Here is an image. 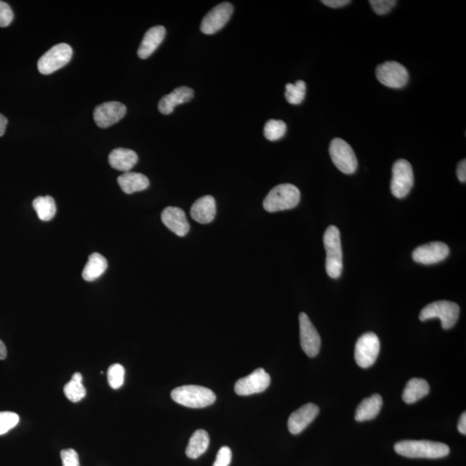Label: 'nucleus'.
<instances>
[{
    "label": "nucleus",
    "instance_id": "nucleus-39",
    "mask_svg": "<svg viewBox=\"0 0 466 466\" xmlns=\"http://www.w3.org/2000/svg\"><path fill=\"white\" fill-rule=\"evenodd\" d=\"M458 429L460 432L462 434L465 435L466 434V415L465 412L462 414L460 422H458Z\"/></svg>",
    "mask_w": 466,
    "mask_h": 466
},
{
    "label": "nucleus",
    "instance_id": "nucleus-24",
    "mask_svg": "<svg viewBox=\"0 0 466 466\" xmlns=\"http://www.w3.org/2000/svg\"><path fill=\"white\" fill-rule=\"evenodd\" d=\"M382 405V396L378 394H375L369 399L363 400L356 410V420L365 422L376 418L381 410Z\"/></svg>",
    "mask_w": 466,
    "mask_h": 466
},
{
    "label": "nucleus",
    "instance_id": "nucleus-21",
    "mask_svg": "<svg viewBox=\"0 0 466 466\" xmlns=\"http://www.w3.org/2000/svg\"><path fill=\"white\" fill-rule=\"evenodd\" d=\"M108 161L112 168L127 173L136 164L138 157L134 150L117 148L110 153Z\"/></svg>",
    "mask_w": 466,
    "mask_h": 466
},
{
    "label": "nucleus",
    "instance_id": "nucleus-25",
    "mask_svg": "<svg viewBox=\"0 0 466 466\" xmlns=\"http://www.w3.org/2000/svg\"><path fill=\"white\" fill-rule=\"evenodd\" d=\"M429 390V384L425 379L412 378L404 389L403 399L406 403H415L427 396Z\"/></svg>",
    "mask_w": 466,
    "mask_h": 466
},
{
    "label": "nucleus",
    "instance_id": "nucleus-19",
    "mask_svg": "<svg viewBox=\"0 0 466 466\" xmlns=\"http://www.w3.org/2000/svg\"><path fill=\"white\" fill-rule=\"evenodd\" d=\"M190 215L194 221L200 224H209L216 215V202L213 196L206 195L193 204Z\"/></svg>",
    "mask_w": 466,
    "mask_h": 466
},
{
    "label": "nucleus",
    "instance_id": "nucleus-33",
    "mask_svg": "<svg viewBox=\"0 0 466 466\" xmlns=\"http://www.w3.org/2000/svg\"><path fill=\"white\" fill-rule=\"evenodd\" d=\"M373 11L377 15H384L389 13L396 6V0H370L369 2Z\"/></svg>",
    "mask_w": 466,
    "mask_h": 466
},
{
    "label": "nucleus",
    "instance_id": "nucleus-6",
    "mask_svg": "<svg viewBox=\"0 0 466 466\" xmlns=\"http://www.w3.org/2000/svg\"><path fill=\"white\" fill-rule=\"evenodd\" d=\"M333 164L341 172L351 175L358 169V159L349 143L341 138H335L329 147Z\"/></svg>",
    "mask_w": 466,
    "mask_h": 466
},
{
    "label": "nucleus",
    "instance_id": "nucleus-22",
    "mask_svg": "<svg viewBox=\"0 0 466 466\" xmlns=\"http://www.w3.org/2000/svg\"><path fill=\"white\" fill-rule=\"evenodd\" d=\"M117 183L124 193L127 195L145 190L150 186L147 176L141 173L127 172L117 178Z\"/></svg>",
    "mask_w": 466,
    "mask_h": 466
},
{
    "label": "nucleus",
    "instance_id": "nucleus-16",
    "mask_svg": "<svg viewBox=\"0 0 466 466\" xmlns=\"http://www.w3.org/2000/svg\"><path fill=\"white\" fill-rule=\"evenodd\" d=\"M320 409L317 405L308 403L292 413L287 420V427L292 434H299L305 430L309 424L316 418Z\"/></svg>",
    "mask_w": 466,
    "mask_h": 466
},
{
    "label": "nucleus",
    "instance_id": "nucleus-1",
    "mask_svg": "<svg viewBox=\"0 0 466 466\" xmlns=\"http://www.w3.org/2000/svg\"><path fill=\"white\" fill-rule=\"evenodd\" d=\"M395 451L401 456L411 458H441L448 455L449 446L430 441H403L396 443Z\"/></svg>",
    "mask_w": 466,
    "mask_h": 466
},
{
    "label": "nucleus",
    "instance_id": "nucleus-5",
    "mask_svg": "<svg viewBox=\"0 0 466 466\" xmlns=\"http://www.w3.org/2000/svg\"><path fill=\"white\" fill-rule=\"evenodd\" d=\"M460 312V306L456 303L448 301L434 302L422 310L420 320L426 321L439 318L441 321L442 328L447 330L455 325Z\"/></svg>",
    "mask_w": 466,
    "mask_h": 466
},
{
    "label": "nucleus",
    "instance_id": "nucleus-32",
    "mask_svg": "<svg viewBox=\"0 0 466 466\" xmlns=\"http://www.w3.org/2000/svg\"><path fill=\"white\" fill-rule=\"evenodd\" d=\"M20 422V416L13 412H0V435L8 432Z\"/></svg>",
    "mask_w": 466,
    "mask_h": 466
},
{
    "label": "nucleus",
    "instance_id": "nucleus-40",
    "mask_svg": "<svg viewBox=\"0 0 466 466\" xmlns=\"http://www.w3.org/2000/svg\"><path fill=\"white\" fill-rule=\"evenodd\" d=\"M7 124H8V120H7L6 117L0 115V136L5 134Z\"/></svg>",
    "mask_w": 466,
    "mask_h": 466
},
{
    "label": "nucleus",
    "instance_id": "nucleus-10",
    "mask_svg": "<svg viewBox=\"0 0 466 466\" xmlns=\"http://www.w3.org/2000/svg\"><path fill=\"white\" fill-rule=\"evenodd\" d=\"M376 75L379 82L390 89L403 88L409 78L407 68L393 60L377 66Z\"/></svg>",
    "mask_w": 466,
    "mask_h": 466
},
{
    "label": "nucleus",
    "instance_id": "nucleus-11",
    "mask_svg": "<svg viewBox=\"0 0 466 466\" xmlns=\"http://www.w3.org/2000/svg\"><path fill=\"white\" fill-rule=\"evenodd\" d=\"M233 13V6L229 2H223L212 9L204 17L200 30L206 35L219 32L230 20Z\"/></svg>",
    "mask_w": 466,
    "mask_h": 466
},
{
    "label": "nucleus",
    "instance_id": "nucleus-31",
    "mask_svg": "<svg viewBox=\"0 0 466 466\" xmlns=\"http://www.w3.org/2000/svg\"><path fill=\"white\" fill-rule=\"evenodd\" d=\"M108 378L110 386L112 389H117L124 384V368L119 363H115L109 367Z\"/></svg>",
    "mask_w": 466,
    "mask_h": 466
},
{
    "label": "nucleus",
    "instance_id": "nucleus-28",
    "mask_svg": "<svg viewBox=\"0 0 466 466\" xmlns=\"http://www.w3.org/2000/svg\"><path fill=\"white\" fill-rule=\"evenodd\" d=\"M64 394L67 399L73 403H78L86 395V389L82 384V375L79 373H75L70 382L64 386Z\"/></svg>",
    "mask_w": 466,
    "mask_h": 466
},
{
    "label": "nucleus",
    "instance_id": "nucleus-13",
    "mask_svg": "<svg viewBox=\"0 0 466 466\" xmlns=\"http://www.w3.org/2000/svg\"><path fill=\"white\" fill-rule=\"evenodd\" d=\"M300 321V338L302 350L310 358L316 357L319 354L321 346V339L319 332L314 328L312 322L305 313L299 316Z\"/></svg>",
    "mask_w": 466,
    "mask_h": 466
},
{
    "label": "nucleus",
    "instance_id": "nucleus-34",
    "mask_svg": "<svg viewBox=\"0 0 466 466\" xmlns=\"http://www.w3.org/2000/svg\"><path fill=\"white\" fill-rule=\"evenodd\" d=\"M14 15L8 4L0 1V27H7L13 22Z\"/></svg>",
    "mask_w": 466,
    "mask_h": 466
},
{
    "label": "nucleus",
    "instance_id": "nucleus-36",
    "mask_svg": "<svg viewBox=\"0 0 466 466\" xmlns=\"http://www.w3.org/2000/svg\"><path fill=\"white\" fill-rule=\"evenodd\" d=\"M63 466H79V456L77 451L65 449L60 452Z\"/></svg>",
    "mask_w": 466,
    "mask_h": 466
},
{
    "label": "nucleus",
    "instance_id": "nucleus-30",
    "mask_svg": "<svg viewBox=\"0 0 466 466\" xmlns=\"http://www.w3.org/2000/svg\"><path fill=\"white\" fill-rule=\"evenodd\" d=\"M286 124L282 120L271 119L265 124L264 134L268 141H278L285 135Z\"/></svg>",
    "mask_w": 466,
    "mask_h": 466
},
{
    "label": "nucleus",
    "instance_id": "nucleus-2",
    "mask_svg": "<svg viewBox=\"0 0 466 466\" xmlns=\"http://www.w3.org/2000/svg\"><path fill=\"white\" fill-rule=\"evenodd\" d=\"M301 200V193L297 187L290 183L276 186L265 197L264 208L268 213L292 209Z\"/></svg>",
    "mask_w": 466,
    "mask_h": 466
},
{
    "label": "nucleus",
    "instance_id": "nucleus-7",
    "mask_svg": "<svg viewBox=\"0 0 466 466\" xmlns=\"http://www.w3.org/2000/svg\"><path fill=\"white\" fill-rule=\"evenodd\" d=\"M73 56V49L67 44L55 45L41 56L37 63L41 74L51 75L66 66Z\"/></svg>",
    "mask_w": 466,
    "mask_h": 466
},
{
    "label": "nucleus",
    "instance_id": "nucleus-27",
    "mask_svg": "<svg viewBox=\"0 0 466 466\" xmlns=\"http://www.w3.org/2000/svg\"><path fill=\"white\" fill-rule=\"evenodd\" d=\"M32 206L43 221H51L56 214V205L51 196H39L33 200Z\"/></svg>",
    "mask_w": 466,
    "mask_h": 466
},
{
    "label": "nucleus",
    "instance_id": "nucleus-14",
    "mask_svg": "<svg viewBox=\"0 0 466 466\" xmlns=\"http://www.w3.org/2000/svg\"><path fill=\"white\" fill-rule=\"evenodd\" d=\"M127 115V107L120 102L110 101L94 109L93 119L101 128H108L119 122Z\"/></svg>",
    "mask_w": 466,
    "mask_h": 466
},
{
    "label": "nucleus",
    "instance_id": "nucleus-35",
    "mask_svg": "<svg viewBox=\"0 0 466 466\" xmlns=\"http://www.w3.org/2000/svg\"><path fill=\"white\" fill-rule=\"evenodd\" d=\"M232 451L228 446H223L219 449L214 466H229L232 461Z\"/></svg>",
    "mask_w": 466,
    "mask_h": 466
},
{
    "label": "nucleus",
    "instance_id": "nucleus-26",
    "mask_svg": "<svg viewBox=\"0 0 466 466\" xmlns=\"http://www.w3.org/2000/svg\"><path fill=\"white\" fill-rule=\"evenodd\" d=\"M209 442V435H208L207 431L203 429L197 430L189 439L187 449H186V454L188 458L195 460V458H198L206 453Z\"/></svg>",
    "mask_w": 466,
    "mask_h": 466
},
{
    "label": "nucleus",
    "instance_id": "nucleus-23",
    "mask_svg": "<svg viewBox=\"0 0 466 466\" xmlns=\"http://www.w3.org/2000/svg\"><path fill=\"white\" fill-rule=\"evenodd\" d=\"M108 263L105 257L100 253L94 252L89 257L84 270L82 272V278L86 282H93L100 278L108 270Z\"/></svg>",
    "mask_w": 466,
    "mask_h": 466
},
{
    "label": "nucleus",
    "instance_id": "nucleus-8",
    "mask_svg": "<svg viewBox=\"0 0 466 466\" xmlns=\"http://www.w3.org/2000/svg\"><path fill=\"white\" fill-rule=\"evenodd\" d=\"M414 186V172L412 166L404 159L396 161L392 168V180L390 188L396 198L406 197Z\"/></svg>",
    "mask_w": 466,
    "mask_h": 466
},
{
    "label": "nucleus",
    "instance_id": "nucleus-41",
    "mask_svg": "<svg viewBox=\"0 0 466 466\" xmlns=\"http://www.w3.org/2000/svg\"><path fill=\"white\" fill-rule=\"evenodd\" d=\"M7 356V349L6 344L2 340H0V360L6 359Z\"/></svg>",
    "mask_w": 466,
    "mask_h": 466
},
{
    "label": "nucleus",
    "instance_id": "nucleus-17",
    "mask_svg": "<svg viewBox=\"0 0 466 466\" xmlns=\"http://www.w3.org/2000/svg\"><path fill=\"white\" fill-rule=\"evenodd\" d=\"M161 218L167 228L176 234L177 236L184 237L190 230L185 212L180 207H166L162 211Z\"/></svg>",
    "mask_w": 466,
    "mask_h": 466
},
{
    "label": "nucleus",
    "instance_id": "nucleus-38",
    "mask_svg": "<svg viewBox=\"0 0 466 466\" xmlns=\"http://www.w3.org/2000/svg\"><path fill=\"white\" fill-rule=\"evenodd\" d=\"M457 176L458 178V180L461 181V183H465L466 181V161L465 159H464L463 161H461L460 164H458L457 167Z\"/></svg>",
    "mask_w": 466,
    "mask_h": 466
},
{
    "label": "nucleus",
    "instance_id": "nucleus-3",
    "mask_svg": "<svg viewBox=\"0 0 466 466\" xmlns=\"http://www.w3.org/2000/svg\"><path fill=\"white\" fill-rule=\"evenodd\" d=\"M171 399L187 408H202L214 403L216 395L203 386L184 385L173 390Z\"/></svg>",
    "mask_w": 466,
    "mask_h": 466
},
{
    "label": "nucleus",
    "instance_id": "nucleus-37",
    "mask_svg": "<svg viewBox=\"0 0 466 466\" xmlns=\"http://www.w3.org/2000/svg\"><path fill=\"white\" fill-rule=\"evenodd\" d=\"M321 2L331 8H339L351 3L350 0H322Z\"/></svg>",
    "mask_w": 466,
    "mask_h": 466
},
{
    "label": "nucleus",
    "instance_id": "nucleus-9",
    "mask_svg": "<svg viewBox=\"0 0 466 466\" xmlns=\"http://www.w3.org/2000/svg\"><path fill=\"white\" fill-rule=\"evenodd\" d=\"M380 352V341L374 332L360 337L355 347V360L362 368L373 365Z\"/></svg>",
    "mask_w": 466,
    "mask_h": 466
},
{
    "label": "nucleus",
    "instance_id": "nucleus-20",
    "mask_svg": "<svg viewBox=\"0 0 466 466\" xmlns=\"http://www.w3.org/2000/svg\"><path fill=\"white\" fill-rule=\"evenodd\" d=\"M166 29L162 25L155 26L148 30L138 51L139 58L146 59L153 55L164 41Z\"/></svg>",
    "mask_w": 466,
    "mask_h": 466
},
{
    "label": "nucleus",
    "instance_id": "nucleus-29",
    "mask_svg": "<svg viewBox=\"0 0 466 466\" xmlns=\"http://www.w3.org/2000/svg\"><path fill=\"white\" fill-rule=\"evenodd\" d=\"M306 96V83L303 81H297L295 84L286 85L285 97L287 102L291 105H300L304 101Z\"/></svg>",
    "mask_w": 466,
    "mask_h": 466
},
{
    "label": "nucleus",
    "instance_id": "nucleus-15",
    "mask_svg": "<svg viewBox=\"0 0 466 466\" xmlns=\"http://www.w3.org/2000/svg\"><path fill=\"white\" fill-rule=\"evenodd\" d=\"M450 249L442 242H431L420 245L413 252V259L416 263L429 265L438 264L449 256Z\"/></svg>",
    "mask_w": 466,
    "mask_h": 466
},
{
    "label": "nucleus",
    "instance_id": "nucleus-12",
    "mask_svg": "<svg viewBox=\"0 0 466 466\" xmlns=\"http://www.w3.org/2000/svg\"><path fill=\"white\" fill-rule=\"evenodd\" d=\"M270 384V375L263 368H259L254 370L249 376L238 379L234 389L238 396H251L264 392Z\"/></svg>",
    "mask_w": 466,
    "mask_h": 466
},
{
    "label": "nucleus",
    "instance_id": "nucleus-4",
    "mask_svg": "<svg viewBox=\"0 0 466 466\" xmlns=\"http://www.w3.org/2000/svg\"><path fill=\"white\" fill-rule=\"evenodd\" d=\"M323 241L327 252L325 270L330 278H339L343 271V252L339 230L335 226H329L324 234Z\"/></svg>",
    "mask_w": 466,
    "mask_h": 466
},
{
    "label": "nucleus",
    "instance_id": "nucleus-18",
    "mask_svg": "<svg viewBox=\"0 0 466 466\" xmlns=\"http://www.w3.org/2000/svg\"><path fill=\"white\" fill-rule=\"evenodd\" d=\"M194 98V90L188 86H180L161 98L158 103L159 111L162 115H171L177 105L187 103Z\"/></svg>",
    "mask_w": 466,
    "mask_h": 466
}]
</instances>
